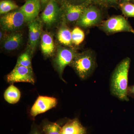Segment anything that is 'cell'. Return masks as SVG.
I'll return each instance as SVG.
<instances>
[{
    "mask_svg": "<svg viewBox=\"0 0 134 134\" xmlns=\"http://www.w3.org/2000/svg\"><path fill=\"white\" fill-rule=\"evenodd\" d=\"M130 64L129 58L122 60L114 69L111 78V93L122 101L129 100L128 82Z\"/></svg>",
    "mask_w": 134,
    "mask_h": 134,
    "instance_id": "6da1fadb",
    "label": "cell"
},
{
    "mask_svg": "<svg viewBox=\"0 0 134 134\" xmlns=\"http://www.w3.org/2000/svg\"><path fill=\"white\" fill-rule=\"evenodd\" d=\"M70 66L80 78L86 79L92 74L97 66L95 54L91 50L77 53Z\"/></svg>",
    "mask_w": 134,
    "mask_h": 134,
    "instance_id": "7a4b0ae2",
    "label": "cell"
},
{
    "mask_svg": "<svg viewBox=\"0 0 134 134\" xmlns=\"http://www.w3.org/2000/svg\"><path fill=\"white\" fill-rule=\"evenodd\" d=\"M100 30L108 34L120 32L134 34V29L124 17L114 16L101 23L99 25Z\"/></svg>",
    "mask_w": 134,
    "mask_h": 134,
    "instance_id": "3957f363",
    "label": "cell"
},
{
    "mask_svg": "<svg viewBox=\"0 0 134 134\" xmlns=\"http://www.w3.org/2000/svg\"><path fill=\"white\" fill-rule=\"evenodd\" d=\"M77 53L73 48L62 46L58 47L57 54L53 60V64L63 81H64L62 75L64 69L66 66L70 65Z\"/></svg>",
    "mask_w": 134,
    "mask_h": 134,
    "instance_id": "277c9868",
    "label": "cell"
},
{
    "mask_svg": "<svg viewBox=\"0 0 134 134\" xmlns=\"http://www.w3.org/2000/svg\"><path fill=\"white\" fill-rule=\"evenodd\" d=\"M0 22L3 30L9 32L16 31L25 22L24 15L20 9L3 15L1 18Z\"/></svg>",
    "mask_w": 134,
    "mask_h": 134,
    "instance_id": "5b68a950",
    "label": "cell"
},
{
    "mask_svg": "<svg viewBox=\"0 0 134 134\" xmlns=\"http://www.w3.org/2000/svg\"><path fill=\"white\" fill-rule=\"evenodd\" d=\"M102 13L100 10L93 5L88 6L76 22L78 26L84 28L99 25L102 22Z\"/></svg>",
    "mask_w": 134,
    "mask_h": 134,
    "instance_id": "8992f818",
    "label": "cell"
},
{
    "mask_svg": "<svg viewBox=\"0 0 134 134\" xmlns=\"http://www.w3.org/2000/svg\"><path fill=\"white\" fill-rule=\"evenodd\" d=\"M91 1H89L80 4H73L65 2L63 5V19L65 21L76 23Z\"/></svg>",
    "mask_w": 134,
    "mask_h": 134,
    "instance_id": "52a82bcc",
    "label": "cell"
},
{
    "mask_svg": "<svg viewBox=\"0 0 134 134\" xmlns=\"http://www.w3.org/2000/svg\"><path fill=\"white\" fill-rule=\"evenodd\" d=\"M7 81L10 83L15 82H28L34 84L35 80L32 68L15 66L7 77Z\"/></svg>",
    "mask_w": 134,
    "mask_h": 134,
    "instance_id": "ba28073f",
    "label": "cell"
},
{
    "mask_svg": "<svg viewBox=\"0 0 134 134\" xmlns=\"http://www.w3.org/2000/svg\"><path fill=\"white\" fill-rule=\"evenodd\" d=\"M58 100L55 98L39 96L31 109V116L34 119L38 114L46 112L57 105Z\"/></svg>",
    "mask_w": 134,
    "mask_h": 134,
    "instance_id": "9c48e42d",
    "label": "cell"
},
{
    "mask_svg": "<svg viewBox=\"0 0 134 134\" xmlns=\"http://www.w3.org/2000/svg\"><path fill=\"white\" fill-rule=\"evenodd\" d=\"M29 29V49L33 54L38 45L41 32L42 23L37 18L28 23Z\"/></svg>",
    "mask_w": 134,
    "mask_h": 134,
    "instance_id": "30bf717a",
    "label": "cell"
},
{
    "mask_svg": "<svg viewBox=\"0 0 134 134\" xmlns=\"http://www.w3.org/2000/svg\"><path fill=\"white\" fill-rule=\"evenodd\" d=\"M60 9L55 0H49L42 14V21L47 26H50L58 21Z\"/></svg>",
    "mask_w": 134,
    "mask_h": 134,
    "instance_id": "8fae6325",
    "label": "cell"
},
{
    "mask_svg": "<svg viewBox=\"0 0 134 134\" xmlns=\"http://www.w3.org/2000/svg\"><path fill=\"white\" fill-rule=\"evenodd\" d=\"M40 0H26L24 5L20 8L24 15L25 22L33 21L37 18L40 11Z\"/></svg>",
    "mask_w": 134,
    "mask_h": 134,
    "instance_id": "7c38bea8",
    "label": "cell"
},
{
    "mask_svg": "<svg viewBox=\"0 0 134 134\" xmlns=\"http://www.w3.org/2000/svg\"><path fill=\"white\" fill-rule=\"evenodd\" d=\"M23 41V36L21 32H14L6 36L3 40L2 47L7 51H14L21 46Z\"/></svg>",
    "mask_w": 134,
    "mask_h": 134,
    "instance_id": "4fadbf2b",
    "label": "cell"
},
{
    "mask_svg": "<svg viewBox=\"0 0 134 134\" xmlns=\"http://www.w3.org/2000/svg\"><path fill=\"white\" fill-rule=\"evenodd\" d=\"M86 129L77 118L69 120L62 126L60 134H86Z\"/></svg>",
    "mask_w": 134,
    "mask_h": 134,
    "instance_id": "5bb4252c",
    "label": "cell"
},
{
    "mask_svg": "<svg viewBox=\"0 0 134 134\" xmlns=\"http://www.w3.org/2000/svg\"><path fill=\"white\" fill-rule=\"evenodd\" d=\"M41 48L44 55L47 57L52 56L55 50L53 38L49 34L44 32L41 38Z\"/></svg>",
    "mask_w": 134,
    "mask_h": 134,
    "instance_id": "9a60e30c",
    "label": "cell"
},
{
    "mask_svg": "<svg viewBox=\"0 0 134 134\" xmlns=\"http://www.w3.org/2000/svg\"><path fill=\"white\" fill-rule=\"evenodd\" d=\"M5 100L9 104H15L19 101L21 92L17 87L11 84L5 90L4 93Z\"/></svg>",
    "mask_w": 134,
    "mask_h": 134,
    "instance_id": "2e32d148",
    "label": "cell"
},
{
    "mask_svg": "<svg viewBox=\"0 0 134 134\" xmlns=\"http://www.w3.org/2000/svg\"><path fill=\"white\" fill-rule=\"evenodd\" d=\"M57 36L59 42L62 44L69 47L72 46V31L66 25L60 28Z\"/></svg>",
    "mask_w": 134,
    "mask_h": 134,
    "instance_id": "e0dca14e",
    "label": "cell"
},
{
    "mask_svg": "<svg viewBox=\"0 0 134 134\" xmlns=\"http://www.w3.org/2000/svg\"><path fill=\"white\" fill-rule=\"evenodd\" d=\"M62 127L58 122L44 120L40 128L44 134H60Z\"/></svg>",
    "mask_w": 134,
    "mask_h": 134,
    "instance_id": "ac0fdd59",
    "label": "cell"
},
{
    "mask_svg": "<svg viewBox=\"0 0 134 134\" xmlns=\"http://www.w3.org/2000/svg\"><path fill=\"white\" fill-rule=\"evenodd\" d=\"M31 52L29 50L22 54L19 56L16 66H23L32 68Z\"/></svg>",
    "mask_w": 134,
    "mask_h": 134,
    "instance_id": "d6986e66",
    "label": "cell"
},
{
    "mask_svg": "<svg viewBox=\"0 0 134 134\" xmlns=\"http://www.w3.org/2000/svg\"><path fill=\"white\" fill-rule=\"evenodd\" d=\"M18 8V6L12 1H2L0 2V14L1 15H5Z\"/></svg>",
    "mask_w": 134,
    "mask_h": 134,
    "instance_id": "ffe728a7",
    "label": "cell"
},
{
    "mask_svg": "<svg viewBox=\"0 0 134 134\" xmlns=\"http://www.w3.org/2000/svg\"><path fill=\"white\" fill-rule=\"evenodd\" d=\"M84 32L79 27H75L72 31V43L76 46L79 45L85 39Z\"/></svg>",
    "mask_w": 134,
    "mask_h": 134,
    "instance_id": "44dd1931",
    "label": "cell"
},
{
    "mask_svg": "<svg viewBox=\"0 0 134 134\" xmlns=\"http://www.w3.org/2000/svg\"><path fill=\"white\" fill-rule=\"evenodd\" d=\"M119 6L125 16L134 18V4L129 2H122L120 3Z\"/></svg>",
    "mask_w": 134,
    "mask_h": 134,
    "instance_id": "7402d4cb",
    "label": "cell"
},
{
    "mask_svg": "<svg viewBox=\"0 0 134 134\" xmlns=\"http://www.w3.org/2000/svg\"><path fill=\"white\" fill-rule=\"evenodd\" d=\"M30 134H44L42 132L40 127L37 126L36 124H34L32 126L31 131Z\"/></svg>",
    "mask_w": 134,
    "mask_h": 134,
    "instance_id": "603a6c76",
    "label": "cell"
},
{
    "mask_svg": "<svg viewBox=\"0 0 134 134\" xmlns=\"http://www.w3.org/2000/svg\"><path fill=\"white\" fill-rule=\"evenodd\" d=\"M100 3H104L107 5H116L118 3L117 0H96Z\"/></svg>",
    "mask_w": 134,
    "mask_h": 134,
    "instance_id": "cb8c5ba5",
    "label": "cell"
},
{
    "mask_svg": "<svg viewBox=\"0 0 134 134\" xmlns=\"http://www.w3.org/2000/svg\"><path fill=\"white\" fill-rule=\"evenodd\" d=\"M92 1V0H65L66 2L73 3V4H80V3H83L89 1Z\"/></svg>",
    "mask_w": 134,
    "mask_h": 134,
    "instance_id": "d4e9b609",
    "label": "cell"
},
{
    "mask_svg": "<svg viewBox=\"0 0 134 134\" xmlns=\"http://www.w3.org/2000/svg\"><path fill=\"white\" fill-rule=\"evenodd\" d=\"M128 95L134 96V85L128 88Z\"/></svg>",
    "mask_w": 134,
    "mask_h": 134,
    "instance_id": "484cf974",
    "label": "cell"
},
{
    "mask_svg": "<svg viewBox=\"0 0 134 134\" xmlns=\"http://www.w3.org/2000/svg\"><path fill=\"white\" fill-rule=\"evenodd\" d=\"M49 0H40L41 3H42L43 5H44L46 3H47L49 1Z\"/></svg>",
    "mask_w": 134,
    "mask_h": 134,
    "instance_id": "4316f807",
    "label": "cell"
},
{
    "mask_svg": "<svg viewBox=\"0 0 134 134\" xmlns=\"http://www.w3.org/2000/svg\"><path fill=\"white\" fill-rule=\"evenodd\" d=\"M122 2H128L130 0H122Z\"/></svg>",
    "mask_w": 134,
    "mask_h": 134,
    "instance_id": "83f0119b",
    "label": "cell"
},
{
    "mask_svg": "<svg viewBox=\"0 0 134 134\" xmlns=\"http://www.w3.org/2000/svg\"><path fill=\"white\" fill-rule=\"evenodd\" d=\"M0 34H1V36H0V38H1V39L2 38L3 36L2 32L1 31V33H0Z\"/></svg>",
    "mask_w": 134,
    "mask_h": 134,
    "instance_id": "f1b7e54d",
    "label": "cell"
},
{
    "mask_svg": "<svg viewBox=\"0 0 134 134\" xmlns=\"http://www.w3.org/2000/svg\"><path fill=\"white\" fill-rule=\"evenodd\" d=\"M133 1H134V0H133Z\"/></svg>",
    "mask_w": 134,
    "mask_h": 134,
    "instance_id": "f546056e",
    "label": "cell"
}]
</instances>
